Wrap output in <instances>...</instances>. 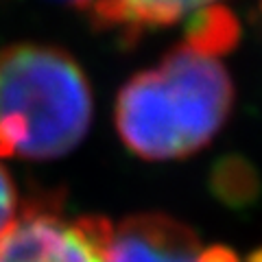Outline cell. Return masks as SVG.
Masks as SVG:
<instances>
[{"instance_id": "1", "label": "cell", "mask_w": 262, "mask_h": 262, "mask_svg": "<svg viewBox=\"0 0 262 262\" xmlns=\"http://www.w3.org/2000/svg\"><path fill=\"white\" fill-rule=\"evenodd\" d=\"M234 105L221 55L184 39L164 59L120 88L114 122L122 144L142 160H182L203 149Z\"/></svg>"}, {"instance_id": "2", "label": "cell", "mask_w": 262, "mask_h": 262, "mask_svg": "<svg viewBox=\"0 0 262 262\" xmlns=\"http://www.w3.org/2000/svg\"><path fill=\"white\" fill-rule=\"evenodd\" d=\"M92 90L61 48L13 44L0 51V155L55 160L83 140Z\"/></svg>"}, {"instance_id": "3", "label": "cell", "mask_w": 262, "mask_h": 262, "mask_svg": "<svg viewBox=\"0 0 262 262\" xmlns=\"http://www.w3.org/2000/svg\"><path fill=\"white\" fill-rule=\"evenodd\" d=\"M107 219L66 216L53 201H31L0 236V262H101Z\"/></svg>"}, {"instance_id": "4", "label": "cell", "mask_w": 262, "mask_h": 262, "mask_svg": "<svg viewBox=\"0 0 262 262\" xmlns=\"http://www.w3.org/2000/svg\"><path fill=\"white\" fill-rule=\"evenodd\" d=\"M201 253L192 229L160 212L107 221L101 243V262H201Z\"/></svg>"}, {"instance_id": "5", "label": "cell", "mask_w": 262, "mask_h": 262, "mask_svg": "<svg viewBox=\"0 0 262 262\" xmlns=\"http://www.w3.org/2000/svg\"><path fill=\"white\" fill-rule=\"evenodd\" d=\"M214 5L219 0H94L90 13L101 29L122 35H142L192 18Z\"/></svg>"}, {"instance_id": "6", "label": "cell", "mask_w": 262, "mask_h": 262, "mask_svg": "<svg viewBox=\"0 0 262 262\" xmlns=\"http://www.w3.org/2000/svg\"><path fill=\"white\" fill-rule=\"evenodd\" d=\"M20 214V199L15 184L3 164H0V236L11 227V223Z\"/></svg>"}, {"instance_id": "7", "label": "cell", "mask_w": 262, "mask_h": 262, "mask_svg": "<svg viewBox=\"0 0 262 262\" xmlns=\"http://www.w3.org/2000/svg\"><path fill=\"white\" fill-rule=\"evenodd\" d=\"M201 262H241V260L236 258L232 249L223 247V245H212V247H203ZM247 262H262V249L253 251Z\"/></svg>"}, {"instance_id": "8", "label": "cell", "mask_w": 262, "mask_h": 262, "mask_svg": "<svg viewBox=\"0 0 262 262\" xmlns=\"http://www.w3.org/2000/svg\"><path fill=\"white\" fill-rule=\"evenodd\" d=\"M61 3H70V5H77V7H85V9H90V5H92L94 0H61Z\"/></svg>"}]
</instances>
